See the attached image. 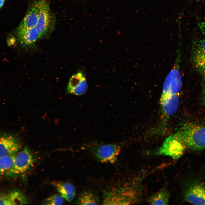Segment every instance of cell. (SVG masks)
<instances>
[{"label":"cell","mask_w":205,"mask_h":205,"mask_svg":"<svg viewBox=\"0 0 205 205\" xmlns=\"http://www.w3.org/2000/svg\"><path fill=\"white\" fill-rule=\"evenodd\" d=\"M174 135L185 147L196 151L205 149V126L185 123Z\"/></svg>","instance_id":"1"},{"label":"cell","mask_w":205,"mask_h":205,"mask_svg":"<svg viewBox=\"0 0 205 205\" xmlns=\"http://www.w3.org/2000/svg\"><path fill=\"white\" fill-rule=\"evenodd\" d=\"M39 15L36 26L39 38L47 32L50 22L49 5L48 0H38Z\"/></svg>","instance_id":"7"},{"label":"cell","mask_w":205,"mask_h":205,"mask_svg":"<svg viewBox=\"0 0 205 205\" xmlns=\"http://www.w3.org/2000/svg\"><path fill=\"white\" fill-rule=\"evenodd\" d=\"M100 200L98 195L91 190H85L79 195L75 203L78 205H97Z\"/></svg>","instance_id":"17"},{"label":"cell","mask_w":205,"mask_h":205,"mask_svg":"<svg viewBox=\"0 0 205 205\" xmlns=\"http://www.w3.org/2000/svg\"><path fill=\"white\" fill-rule=\"evenodd\" d=\"M17 35L19 40L25 46H31L39 38L36 27L26 29H17Z\"/></svg>","instance_id":"14"},{"label":"cell","mask_w":205,"mask_h":205,"mask_svg":"<svg viewBox=\"0 0 205 205\" xmlns=\"http://www.w3.org/2000/svg\"><path fill=\"white\" fill-rule=\"evenodd\" d=\"M198 24L202 34L205 36V21L199 22Z\"/></svg>","instance_id":"22"},{"label":"cell","mask_w":205,"mask_h":205,"mask_svg":"<svg viewBox=\"0 0 205 205\" xmlns=\"http://www.w3.org/2000/svg\"><path fill=\"white\" fill-rule=\"evenodd\" d=\"M15 155L0 157V174L6 173L10 169L13 164Z\"/></svg>","instance_id":"19"},{"label":"cell","mask_w":205,"mask_h":205,"mask_svg":"<svg viewBox=\"0 0 205 205\" xmlns=\"http://www.w3.org/2000/svg\"><path fill=\"white\" fill-rule=\"evenodd\" d=\"M201 102L202 104L205 106V83H204L201 95Z\"/></svg>","instance_id":"21"},{"label":"cell","mask_w":205,"mask_h":205,"mask_svg":"<svg viewBox=\"0 0 205 205\" xmlns=\"http://www.w3.org/2000/svg\"><path fill=\"white\" fill-rule=\"evenodd\" d=\"M185 146L174 134L168 137L156 151L158 155L169 156L173 159L181 157L185 150Z\"/></svg>","instance_id":"4"},{"label":"cell","mask_w":205,"mask_h":205,"mask_svg":"<svg viewBox=\"0 0 205 205\" xmlns=\"http://www.w3.org/2000/svg\"><path fill=\"white\" fill-rule=\"evenodd\" d=\"M160 102L163 120L159 129L163 128L167 120L177 112L179 106L180 100L177 94H176L161 97Z\"/></svg>","instance_id":"8"},{"label":"cell","mask_w":205,"mask_h":205,"mask_svg":"<svg viewBox=\"0 0 205 205\" xmlns=\"http://www.w3.org/2000/svg\"><path fill=\"white\" fill-rule=\"evenodd\" d=\"M191 59L194 68L200 74L205 69V38L196 39L193 41Z\"/></svg>","instance_id":"6"},{"label":"cell","mask_w":205,"mask_h":205,"mask_svg":"<svg viewBox=\"0 0 205 205\" xmlns=\"http://www.w3.org/2000/svg\"><path fill=\"white\" fill-rule=\"evenodd\" d=\"M180 50L179 48L175 65L165 79L161 97L177 94L181 88L182 79L179 66L181 55Z\"/></svg>","instance_id":"3"},{"label":"cell","mask_w":205,"mask_h":205,"mask_svg":"<svg viewBox=\"0 0 205 205\" xmlns=\"http://www.w3.org/2000/svg\"><path fill=\"white\" fill-rule=\"evenodd\" d=\"M52 184L63 198L68 202H71L73 199L76 189L72 184L68 182H55L52 183Z\"/></svg>","instance_id":"16"},{"label":"cell","mask_w":205,"mask_h":205,"mask_svg":"<svg viewBox=\"0 0 205 205\" xmlns=\"http://www.w3.org/2000/svg\"><path fill=\"white\" fill-rule=\"evenodd\" d=\"M196 0L197 2H198V1H200V0Z\"/></svg>","instance_id":"25"},{"label":"cell","mask_w":205,"mask_h":205,"mask_svg":"<svg viewBox=\"0 0 205 205\" xmlns=\"http://www.w3.org/2000/svg\"><path fill=\"white\" fill-rule=\"evenodd\" d=\"M20 146V142L16 137L7 134L0 136V157L15 155Z\"/></svg>","instance_id":"10"},{"label":"cell","mask_w":205,"mask_h":205,"mask_svg":"<svg viewBox=\"0 0 205 205\" xmlns=\"http://www.w3.org/2000/svg\"><path fill=\"white\" fill-rule=\"evenodd\" d=\"M39 15L38 0L34 1L29 7L18 29H26L36 27Z\"/></svg>","instance_id":"13"},{"label":"cell","mask_w":205,"mask_h":205,"mask_svg":"<svg viewBox=\"0 0 205 205\" xmlns=\"http://www.w3.org/2000/svg\"><path fill=\"white\" fill-rule=\"evenodd\" d=\"M184 200L195 205H205V186L198 183L190 184L184 195Z\"/></svg>","instance_id":"9"},{"label":"cell","mask_w":205,"mask_h":205,"mask_svg":"<svg viewBox=\"0 0 205 205\" xmlns=\"http://www.w3.org/2000/svg\"><path fill=\"white\" fill-rule=\"evenodd\" d=\"M27 203L26 198L18 191H12L0 196V205H24Z\"/></svg>","instance_id":"15"},{"label":"cell","mask_w":205,"mask_h":205,"mask_svg":"<svg viewBox=\"0 0 205 205\" xmlns=\"http://www.w3.org/2000/svg\"><path fill=\"white\" fill-rule=\"evenodd\" d=\"M103 198L102 204H129L133 202L131 196L117 189L105 191Z\"/></svg>","instance_id":"11"},{"label":"cell","mask_w":205,"mask_h":205,"mask_svg":"<svg viewBox=\"0 0 205 205\" xmlns=\"http://www.w3.org/2000/svg\"><path fill=\"white\" fill-rule=\"evenodd\" d=\"M34 159L27 147H25L15 155L13 164L7 173V175H16L27 170L33 164Z\"/></svg>","instance_id":"5"},{"label":"cell","mask_w":205,"mask_h":205,"mask_svg":"<svg viewBox=\"0 0 205 205\" xmlns=\"http://www.w3.org/2000/svg\"><path fill=\"white\" fill-rule=\"evenodd\" d=\"M63 198L61 196L54 195L46 199L43 204L44 205H61L63 203Z\"/></svg>","instance_id":"20"},{"label":"cell","mask_w":205,"mask_h":205,"mask_svg":"<svg viewBox=\"0 0 205 205\" xmlns=\"http://www.w3.org/2000/svg\"><path fill=\"white\" fill-rule=\"evenodd\" d=\"M87 89V84L83 74L79 72L70 78L67 88L68 93L80 95L84 94Z\"/></svg>","instance_id":"12"},{"label":"cell","mask_w":205,"mask_h":205,"mask_svg":"<svg viewBox=\"0 0 205 205\" xmlns=\"http://www.w3.org/2000/svg\"><path fill=\"white\" fill-rule=\"evenodd\" d=\"M4 2V0H0V8L3 6Z\"/></svg>","instance_id":"24"},{"label":"cell","mask_w":205,"mask_h":205,"mask_svg":"<svg viewBox=\"0 0 205 205\" xmlns=\"http://www.w3.org/2000/svg\"><path fill=\"white\" fill-rule=\"evenodd\" d=\"M170 196L169 192L163 189L149 197L147 200V202L151 205H168Z\"/></svg>","instance_id":"18"},{"label":"cell","mask_w":205,"mask_h":205,"mask_svg":"<svg viewBox=\"0 0 205 205\" xmlns=\"http://www.w3.org/2000/svg\"><path fill=\"white\" fill-rule=\"evenodd\" d=\"M204 83H205V69L200 74Z\"/></svg>","instance_id":"23"},{"label":"cell","mask_w":205,"mask_h":205,"mask_svg":"<svg viewBox=\"0 0 205 205\" xmlns=\"http://www.w3.org/2000/svg\"><path fill=\"white\" fill-rule=\"evenodd\" d=\"M83 148L93 158L102 163H114L121 150L120 144H105L93 142L87 144Z\"/></svg>","instance_id":"2"}]
</instances>
